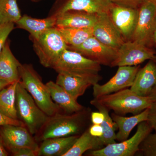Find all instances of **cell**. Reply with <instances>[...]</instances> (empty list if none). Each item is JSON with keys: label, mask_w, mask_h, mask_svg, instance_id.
I'll return each mask as SVG.
<instances>
[{"label": "cell", "mask_w": 156, "mask_h": 156, "mask_svg": "<svg viewBox=\"0 0 156 156\" xmlns=\"http://www.w3.org/2000/svg\"><path fill=\"white\" fill-rule=\"evenodd\" d=\"M91 112V109L85 108L70 114L57 113L49 117L35 139L42 141L49 138L81 135L88 128Z\"/></svg>", "instance_id": "cell-1"}, {"label": "cell", "mask_w": 156, "mask_h": 156, "mask_svg": "<svg viewBox=\"0 0 156 156\" xmlns=\"http://www.w3.org/2000/svg\"><path fill=\"white\" fill-rule=\"evenodd\" d=\"M101 65L80 53L69 49L64 50L52 65L58 74L83 78L94 85L101 80Z\"/></svg>", "instance_id": "cell-2"}, {"label": "cell", "mask_w": 156, "mask_h": 156, "mask_svg": "<svg viewBox=\"0 0 156 156\" xmlns=\"http://www.w3.org/2000/svg\"><path fill=\"white\" fill-rule=\"evenodd\" d=\"M20 82L38 106L48 116L61 112V108L52 100L49 89L31 65L21 64L19 68Z\"/></svg>", "instance_id": "cell-3"}, {"label": "cell", "mask_w": 156, "mask_h": 156, "mask_svg": "<svg viewBox=\"0 0 156 156\" xmlns=\"http://www.w3.org/2000/svg\"><path fill=\"white\" fill-rule=\"evenodd\" d=\"M94 98L109 110L121 115L138 114L149 108L152 103L148 96H140L128 88Z\"/></svg>", "instance_id": "cell-4"}, {"label": "cell", "mask_w": 156, "mask_h": 156, "mask_svg": "<svg viewBox=\"0 0 156 156\" xmlns=\"http://www.w3.org/2000/svg\"><path fill=\"white\" fill-rule=\"evenodd\" d=\"M20 81L17 83L16 94L18 119L24 124L32 135L36 134L47 122L49 116L38 106Z\"/></svg>", "instance_id": "cell-5"}, {"label": "cell", "mask_w": 156, "mask_h": 156, "mask_svg": "<svg viewBox=\"0 0 156 156\" xmlns=\"http://www.w3.org/2000/svg\"><path fill=\"white\" fill-rule=\"evenodd\" d=\"M35 51L41 64L46 68H51L68 46L57 27L45 31L38 39L34 40Z\"/></svg>", "instance_id": "cell-6"}, {"label": "cell", "mask_w": 156, "mask_h": 156, "mask_svg": "<svg viewBox=\"0 0 156 156\" xmlns=\"http://www.w3.org/2000/svg\"><path fill=\"white\" fill-rule=\"evenodd\" d=\"M153 128L147 121L137 125L136 132L132 137L124 141L105 146L98 150L90 151L88 154L90 156H133L139 151L140 144Z\"/></svg>", "instance_id": "cell-7"}, {"label": "cell", "mask_w": 156, "mask_h": 156, "mask_svg": "<svg viewBox=\"0 0 156 156\" xmlns=\"http://www.w3.org/2000/svg\"><path fill=\"white\" fill-rule=\"evenodd\" d=\"M138 10V20L131 41L151 48L156 28V4L151 0H143Z\"/></svg>", "instance_id": "cell-8"}, {"label": "cell", "mask_w": 156, "mask_h": 156, "mask_svg": "<svg viewBox=\"0 0 156 156\" xmlns=\"http://www.w3.org/2000/svg\"><path fill=\"white\" fill-rule=\"evenodd\" d=\"M156 53L151 48L134 41L124 42L117 50L111 67L135 66L154 58Z\"/></svg>", "instance_id": "cell-9"}, {"label": "cell", "mask_w": 156, "mask_h": 156, "mask_svg": "<svg viewBox=\"0 0 156 156\" xmlns=\"http://www.w3.org/2000/svg\"><path fill=\"white\" fill-rule=\"evenodd\" d=\"M0 134L6 148L11 154L22 148L38 150L39 146L37 141L25 126H0Z\"/></svg>", "instance_id": "cell-10"}, {"label": "cell", "mask_w": 156, "mask_h": 156, "mask_svg": "<svg viewBox=\"0 0 156 156\" xmlns=\"http://www.w3.org/2000/svg\"><path fill=\"white\" fill-rule=\"evenodd\" d=\"M140 68L139 65L119 66L115 74L108 82L103 85H93V97L108 95L131 87Z\"/></svg>", "instance_id": "cell-11"}, {"label": "cell", "mask_w": 156, "mask_h": 156, "mask_svg": "<svg viewBox=\"0 0 156 156\" xmlns=\"http://www.w3.org/2000/svg\"><path fill=\"white\" fill-rule=\"evenodd\" d=\"M67 49L78 52L101 65L111 67L116 56L117 50L110 48L92 36L80 46L68 47Z\"/></svg>", "instance_id": "cell-12"}, {"label": "cell", "mask_w": 156, "mask_h": 156, "mask_svg": "<svg viewBox=\"0 0 156 156\" xmlns=\"http://www.w3.org/2000/svg\"><path fill=\"white\" fill-rule=\"evenodd\" d=\"M92 33L98 41L117 51L125 42L108 13L97 14Z\"/></svg>", "instance_id": "cell-13"}, {"label": "cell", "mask_w": 156, "mask_h": 156, "mask_svg": "<svg viewBox=\"0 0 156 156\" xmlns=\"http://www.w3.org/2000/svg\"><path fill=\"white\" fill-rule=\"evenodd\" d=\"M108 13L125 41H131L138 20V9L113 4Z\"/></svg>", "instance_id": "cell-14"}, {"label": "cell", "mask_w": 156, "mask_h": 156, "mask_svg": "<svg viewBox=\"0 0 156 156\" xmlns=\"http://www.w3.org/2000/svg\"><path fill=\"white\" fill-rule=\"evenodd\" d=\"M56 14V26L57 28H92L96 22L97 15L76 11Z\"/></svg>", "instance_id": "cell-15"}, {"label": "cell", "mask_w": 156, "mask_h": 156, "mask_svg": "<svg viewBox=\"0 0 156 156\" xmlns=\"http://www.w3.org/2000/svg\"><path fill=\"white\" fill-rule=\"evenodd\" d=\"M156 84V65L151 59L138 70L130 89L140 96H147Z\"/></svg>", "instance_id": "cell-16"}, {"label": "cell", "mask_w": 156, "mask_h": 156, "mask_svg": "<svg viewBox=\"0 0 156 156\" xmlns=\"http://www.w3.org/2000/svg\"><path fill=\"white\" fill-rule=\"evenodd\" d=\"M113 5L111 0H68L56 13L70 11L95 14L109 13Z\"/></svg>", "instance_id": "cell-17"}, {"label": "cell", "mask_w": 156, "mask_h": 156, "mask_svg": "<svg viewBox=\"0 0 156 156\" xmlns=\"http://www.w3.org/2000/svg\"><path fill=\"white\" fill-rule=\"evenodd\" d=\"M46 85L49 89L52 100L65 113L70 114L81 111L85 108L56 83L50 81Z\"/></svg>", "instance_id": "cell-18"}, {"label": "cell", "mask_w": 156, "mask_h": 156, "mask_svg": "<svg viewBox=\"0 0 156 156\" xmlns=\"http://www.w3.org/2000/svg\"><path fill=\"white\" fill-rule=\"evenodd\" d=\"M80 135L49 138L39 146L38 156H63L69 150Z\"/></svg>", "instance_id": "cell-19"}, {"label": "cell", "mask_w": 156, "mask_h": 156, "mask_svg": "<svg viewBox=\"0 0 156 156\" xmlns=\"http://www.w3.org/2000/svg\"><path fill=\"white\" fill-rule=\"evenodd\" d=\"M20 65L11 52L9 42H6L0 53V78L10 83L20 80Z\"/></svg>", "instance_id": "cell-20"}, {"label": "cell", "mask_w": 156, "mask_h": 156, "mask_svg": "<svg viewBox=\"0 0 156 156\" xmlns=\"http://www.w3.org/2000/svg\"><path fill=\"white\" fill-rule=\"evenodd\" d=\"M148 114V108L131 117H124L115 113H112L111 115L112 119L119 129L116 134V140L119 142L128 139L131 131L134 127L139 123L147 121Z\"/></svg>", "instance_id": "cell-21"}, {"label": "cell", "mask_w": 156, "mask_h": 156, "mask_svg": "<svg viewBox=\"0 0 156 156\" xmlns=\"http://www.w3.org/2000/svg\"><path fill=\"white\" fill-rule=\"evenodd\" d=\"M56 14L43 19H36L24 15L16 23L19 27L28 31L34 40H37L45 31L55 27Z\"/></svg>", "instance_id": "cell-22"}, {"label": "cell", "mask_w": 156, "mask_h": 156, "mask_svg": "<svg viewBox=\"0 0 156 156\" xmlns=\"http://www.w3.org/2000/svg\"><path fill=\"white\" fill-rule=\"evenodd\" d=\"M56 83L76 100L84 95L89 87L93 86L86 79L62 74H58Z\"/></svg>", "instance_id": "cell-23"}, {"label": "cell", "mask_w": 156, "mask_h": 156, "mask_svg": "<svg viewBox=\"0 0 156 156\" xmlns=\"http://www.w3.org/2000/svg\"><path fill=\"white\" fill-rule=\"evenodd\" d=\"M104 147L101 138L92 136L88 128L63 156H81L87 151L98 150Z\"/></svg>", "instance_id": "cell-24"}, {"label": "cell", "mask_w": 156, "mask_h": 156, "mask_svg": "<svg viewBox=\"0 0 156 156\" xmlns=\"http://www.w3.org/2000/svg\"><path fill=\"white\" fill-rule=\"evenodd\" d=\"M19 81L11 83L0 91V112L16 120H19L16 107V89Z\"/></svg>", "instance_id": "cell-25"}, {"label": "cell", "mask_w": 156, "mask_h": 156, "mask_svg": "<svg viewBox=\"0 0 156 156\" xmlns=\"http://www.w3.org/2000/svg\"><path fill=\"white\" fill-rule=\"evenodd\" d=\"M90 104L95 107L98 111L101 112L104 115L105 119L101 124L103 128V134L100 138L104 145L105 146L115 143H116L115 131L117 127L109 114V110L94 98L90 101Z\"/></svg>", "instance_id": "cell-26"}, {"label": "cell", "mask_w": 156, "mask_h": 156, "mask_svg": "<svg viewBox=\"0 0 156 156\" xmlns=\"http://www.w3.org/2000/svg\"><path fill=\"white\" fill-rule=\"evenodd\" d=\"M58 29L68 47H78L93 36L92 28Z\"/></svg>", "instance_id": "cell-27"}, {"label": "cell", "mask_w": 156, "mask_h": 156, "mask_svg": "<svg viewBox=\"0 0 156 156\" xmlns=\"http://www.w3.org/2000/svg\"><path fill=\"white\" fill-rule=\"evenodd\" d=\"M17 0H0V24L16 23L21 15Z\"/></svg>", "instance_id": "cell-28"}, {"label": "cell", "mask_w": 156, "mask_h": 156, "mask_svg": "<svg viewBox=\"0 0 156 156\" xmlns=\"http://www.w3.org/2000/svg\"><path fill=\"white\" fill-rule=\"evenodd\" d=\"M140 150L144 156H156V133L148 134L139 147Z\"/></svg>", "instance_id": "cell-29"}, {"label": "cell", "mask_w": 156, "mask_h": 156, "mask_svg": "<svg viewBox=\"0 0 156 156\" xmlns=\"http://www.w3.org/2000/svg\"><path fill=\"white\" fill-rule=\"evenodd\" d=\"M14 24L12 23L0 24V53L7 42L8 36L14 29Z\"/></svg>", "instance_id": "cell-30"}, {"label": "cell", "mask_w": 156, "mask_h": 156, "mask_svg": "<svg viewBox=\"0 0 156 156\" xmlns=\"http://www.w3.org/2000/svg\"><path fill=\"white\" fill-rule=\"evenodd\" d=\"M111 1L113 4L117 5L138 9L143 0H111Z\"/></svg>", "instance_id": "cell-31"}, {"label": "cell", "mask_w": 156, "mask_h": 156, "mask_svg": "<svg viewBox=\"0 0 156 156\" xmlns=\"http://www.w3.org/2000/svg\"><path fill=\"white\" fill-rule=\"evenodd\" d=\"M147 122L156 133V102H152L148 108Z\"/></svg>", "instance_id": "cell-32"}, {"label": "cell", "mask_w": 156, "mask_h": 156, "mask_svg": "<svg viewBox=\"0 0 156 156\" xmlns=\"http://www.w3.org/2000/svg\"><path fill=\"white\" fill-rule=\"evenodd\" d=\"M11 154L14 156H38V151L28 148H22L16 150Z\"/></svg>", "instance_id": "cell-33"}, {"label": "cell", "mask_w": 156, "mask_h": 156, "mask_svg": "<svg viewBox=\"0 0 156 156\" xmlns=\"http://www.w3.org/2000/svg\"><path fill=\"white\" fill-rule=\"evenodd\" d=\"M8 125L25 126L24 124L20 120L11 119L6 116L0 112V126Z\"/></svg>", "instance_id": "cell-34"}, {"label": "cell", "mask_w": 156, "mask_h": 156, "mask_svg": "<svg viewBox=\"0 0 156 156\" xmlns=\"http://www.w3.org/2000/svg\"><path fill=\"white\" fill-rule=\"evenodd\" d=\"M89 133L92 136L101 138L103 134V129L101 125L93 124L88 128Z\"/></svg>", "instance_id": "cell-35"}, {"label": "cell", "mask_w": 156, "mask_h": 156, "mask_svg": "<svg viewBox=\"0 0 156 156\" xmlns=\"http://www.w3.org/2000/svg\"><path fill=\"white\" fill-rule=\"evenodd\" d=\"M105 119L104 115L101 112H92L91 121L92 124L101 125Z\"/></svg>", "instance_id": "cell-36"}, {"label": "cell", "mask_w": 156, "mask_h": 156, "mask_svg": "<svg viewBox=\"0 0 156 156\" xmlns=\"http://www.w3.org/2000/svg\"><path fill=\"white\" fill-rule=\"evenodd\" d=\"M9 155V151L4 145L2 138L0 134V156H7Z\"/></svg>", "instance_id": "cell-37"}, {"label": "cell", "mask_w": 156, "mask_h": 156, "mask_svg": "<svg viewBox=\"0 0 156 156\" xmlns=\"http://www.w3.org/2000/svg\"><path fill=\"white\" fill-rule=\"evenodd\" d=\"M147 96L150 97L152 102H156V84Z\"/></svg>", "instance_id": "cell-38"}, {"label": "cell", "mask_w": 156, "mask_h": 156, "mask_svg": "<svg viewBox=\"0 0 156 156\" xmlns=\"http://www.w3.org/2000/svg\"><path fill=\"white\" fill-rule=\"evenodd\" d=\"M11 83L8 81L0 78V91Z\"/></svg>", "instance_id": "cell-39"}, {"label": "cell", "mask_w": 156, "mask_h": 156, "mask_svg": "<svg viewBox=\"0 0 156 156\" xmlns=\"http://www.w3.org/2000/svg\"><path fill=\"white\" fill-rule=\"evenodd\" d=\"M153 44L156 45V28L154 31L153 37Z\"/></svg>", "instance_id": "cell-40"}, {"label": "cell", "mask_w": 156, "mask_h": 156, "mask_svg": "<svg viewBox=\"0 0 156 156\" xmlns=\"http://www.w3.org/2000/svg\"><path fill=\"white\" fill-rule=\"evenodd\" d=\"M151 60H152L156 65V54L155 55V56H154V58H153L152 59H151Z\"/></svg>", "instance_id": "cell-41"}, {"label": "cell", "mask_w": 156, "mask_h": 156, "mask_svg": "<svg viewBox=\"0 0 156 156\" xmlns=\"http://www.w3.org/2000/svg\"><path fill=\"white\" fill-rule=\"evenodd\" d=\"M151 1H152V2H153L155 3L156 4V0H151Z\"/></svg>", "instance_id": "cell-42"}, {"label": "cell", "mask_w": 156, "mask_h": 156, "mask_svg": "<svg viewBox=\"0 0 156 156\" xmlns=\"http://www.w3.org/2000/svg\"><path fill=\"white\" fill-rule=\"evenodd\" d=\"M155 26H156V16L155 17Z\"/></svg>", "instance_id": "cell-43"}]
</instances>
